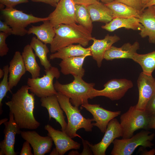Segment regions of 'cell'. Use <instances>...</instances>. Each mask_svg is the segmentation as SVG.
Segmentation results:
<instances>
[{"label":"cell","mask_w":155,"mask_h":155,"mask_svg":"<svg viewBox=\"0 0 155 155\" xmlns=\"http://www.w3.org/2000/svg\"><path fill=\"white\" fill-rule=\"evenodd\" d=\"M73 77L74 80L70 83L62 84L56 80L54 84L57 92L69 98L72 105L78 107L88 103L95 84L87 83L78 76Z\"/></svg>","instance_id":"277c9868"},{"label":"cell","mask_w":155,"mask_h":155,"mask_svg":"<svg viewBox=\"0 0 155 155\" xmlns=\"http://www.w3.org/2000/svg\"><path fill=\"white\" fill-rule=\"evenodd\" d=\"M50 155H59V153L56 148H54L51 152Z\"/></svg>","instance_id":"f6af8a7d"},{"label":"cell","mask_w":155,"mask_h":155,"mask_svg":"<svg viewBox=\"0 0 155 155\" xmlns=\"http://www.w3.org/2000/svg\"><path fill=\"white\" fill-rule=\"evenodd\" d=\"M139 19L144 26L139 33L140 35L142 38L148 36L149 42L155 44V13L153 6L145 9Z\"/></svg>","instance_id":"d6986e66"},{"label":"cell","mask_w":155,"mask_h":155,"mask_svg":"<svg viewBox=\"0 0 155 155\" xmlns=\"http://www.w3.org/2000/svg\"><path fill=\"white\" fill-rule=\"evenodd\" d=\"M20 134L31 145L34 155H44L50 152L53 141L50 137L41 136L34 131H22Z\"/></svg>","instance_id":"2e32d148"},{"label":"cell","mask_w":155,"mask_h":155,"mask_svg":"<svg viewBox=\"0 0 155 155\" xmlns=\"http://www.w3.org/2000/svg\"><path fill=\"white\" fill-rule=\"evenodd\" d=\"M8 81L11 90L16 86L22 76L26 71L22 57L20 52L16 51L9 63Z\"/></svg>","instance_id":"ffe728a7"},{"label":"cell","mask_w":155,"mask_h":155,"mask_svg":"<svg viewBox=\"0 0 155 155\" xmlns=\"http://www.w3.org/2000/svg\"><path fill=\"white\" fill-rule=\"evenodd\" d=\"M9 119L4 123L5 126L4 139L0 143V155H16L14 150L15 137L20 134L22 131L15 121L13 114L9 112Z\"/></svg>","instance_id":"7c38bea8"},{"label":"cell","mask_w":155,"mask_h":155,"mask_svg":"<svg viewBox=\"0 0 155 155\" xmlns=\"http://www.w3.org/2000/svg\"><path fill=\"white\" fill-rule=\"evenodd\" d=\"M120 40V38L116 35L112 36L108 34H107L102 39H97L94 37L92 38L93 44L88 48L90 50L92 56L96 61L98 67L101 66L106 52L113 44Z\"/></svg>","instance_id":"e0dca14e"},{"label":"cell","mask_w":155,"mask_h":155,"mask_svg":"<svg viewBox=\"0 0 155 155\" xmlns=\"http://www.w3.org/2000/svg\"><path fill=\"white\" fill-rule=\"evenodd\" d=\"M8 120V119L7 118H5L0 120V125H1L2 124L4 123L5 122L7 121Z\"/></svg>","instance_id":"f907efd6"},{"label":"cell","mask_w":155,"mask_h":155,"mask_svg":"<svg viewBox=\"0 0 155 155\" xmlns=\"http://www.w3.org/2000/svg\"><path fill=\"white\" fill-rule=\"evenodd\" d=\"M150 133L148 130H144L128 138L115 139L112 142L113 147L111 154L131 155L138 146L151 148L154 145L151 141L154 138L155 134H150Z\"/></svg>","instance_id":"8992f818"},{"label":"cell","mask_w":155,"mask_h":155,"mask_svg":"<svg viewBox=\"0 0 155 155\" xmlns=\"http://www.w3.org/2000/svg\"><path fill=\"white\" fill-rule=\"evenodd\" d=\"M105 5L112 10L113 19L132 17L139 18L142 12L130 6L114 1Z\"/></svg>","instance_id":"4316f807"},{"label":"cell","mask_w":155,"mask_h":155,"mask_svg":"<svg viewBox=\"0 0 155 155\" xmlns=\"http://www.w3.org/2000/svg\"><path fill=\"white\" fill-rule=\"evenodd\" d=\"M9 66L7 65L4 66L3 69L4 72V75L2 80L0 83V114L1 115L3 112L2 101L4 97L6 96L7 92L9 91L11 92V90L9 88L8 79V74L9 73Z\"/></svg>","instance_id":"1f68e13d"},{"label":"cell","mask_w":155,"mask_h":155,"mask_svg":"<svg viewBox=\"0 0 155 155\" xmlns=\"http://www.w3.org/2000/svg\"><path fill=\"white\" fill-rule=\"evenodd\" d=\"M32 1L36 2H42L49 4L51 6L56 7L57 3L54 0H31Z\"/></svg>","instance_id":"60d3db41"},{"label":"cell","mask_w":155,"mask_h":155,"mask_svg":"<svg viewBox=\"0 0 155 155\" xmlns=\"http://www.w3.org/2000/svg\"><path fill=\"white\" fill-rule=\"evenodd\" d=\"M44 71L45 75L42 77L28 78L27 81L30 91L40 98L57 94V92L55 88L53 80L55 78L58 79L60 76L58 69L55 67L52 66Z\"/></svg>","instance_id":"ba28073f"},{"label":"cell","mask_w":155,"mask_h":155,"mask_svg":"<svg viewBox=\"0 0 155 155\" xmlns=\"http://www.w3.org/2000/svg\"><path fill=\"white\" fill-rule=\"evenodd\" d=\"M75 17L76 23L92 33L93 26L87 6L75 5Z\"/></svg>","instance_id":"4dcf8cb0"},{"label":"cell","mask_w":155,"mask_h":155,"mask_svg":"<svg viewBox=\"0 0 155 155\" xmlns=\"http://www.w3.org/2000/svg\"><path fill=\"white\" fill-rule=\"evenodd\" d=\"M149 128V129H155V117H150Z\"/></svg>","instance_id":"7bdbcfd3"},{"label":"cell","mask_w":155,"mask_h":155,"mask_svg":"<svg viewBox=\"0 0 155 155\" xmlns=\"http://www.w3.org/2000/svg\"><path fill=\"white\" fill-rule=\"evenodd\" d=\"M133 86L132 82L125 79H113L104 85V88L99 90L93 89L91 99L98 96L107 97L111 100H118L125 95L127 91Z\"/></svg>","instance_id":"9c48e42d"},{"label":"cell","mask_w":155,"mask_h":155,"mask_svg":"<svg viewBox=\"0 0 155 155\" xmlns=\"http://www.w3.org/2000/svg\"><path fill=\"white\" fill-rule=\"evenodd\" d=\"M28 1V0H0V4L5 5L6 7L14 8L17 5Z\"/></svg>","instance_id":"d590c367"},{"label":"cell","mask_w":155,"mask_h":155,"mask_svg":"<svg viewBox=\"0 0 155 155\" xmlns=\"http://www.w3.org/2000/svg\"><path fill=\"white\" fill-rule=\"evenodd\" d=\"M1 13L4 21L12 29V34L20 36L28 34L26 28L29 25L48 19L47 17H35L32 14H26L13 8L6 7L1 10Z\"/></svg>","instance_id":"5b68a950"},{"label":"cell","mask_w":155,"mask_h":155,"mask_svg":"<svg viewBox=\"0 0 155 155\" xmlns=\"http://www.w3.org/2000/svg\"><path fill=\"white\" fill-rule=\"evenodd\" d=\"M142 150L140 148L141 150V154L143 155H154L155 153V149H152L150 150L149 151H148L146 150H144L143 149L144 147H141Z\"/></svg>","instance_id":"b9f144b4"},{"label":"cell","mask_w":155,"mask_h":155,"mask_svg":"<svg viewBox=\"0 0 155 155\" xmlns=\"http://www.w3.org/2000/svg\"><path fill=\"white\" fill-rule=\"evenodd\" d=\"M75 4L88 6L98 2V0H72Z\"/></svg>","instance_id":"f35d334b"},{"label":"cell","mask_w":155,"mask_h":155,"mask_svg":"<svg viewBox=\"0 0 155 155\" xmlns=\"http://www.w3.org/2000/svg\"><path fill=\"white\" fill-rule=\"evenodd\" d=\"M0 31L10 35L12 34V29L4 21L0 20Z\"/></svg>","instance_id":"74e56055"},{"label":"cell","mask_w":155,"mask_h":155,"mask_svg":"<svg viewBox=\"0 0 155 155\" xmlns=\"http://www.w3.org/2000/svg\"><path fill=\"white\" fill-rule=\"evenodd\" d=\"M81 107L85 108L92 115L93 121L96 122L95 123H92L93 126L98 127L103 133L106 131L109 121L121 114L120 111H108L101 107L98 104L88 103L82 104Z\"/></svg>","instance_id":"5bb4252c"},{"label":"cell","mask_w":155,"mask_h":155,"mask_svg":"<svg viewBox=\"0 0 155 155\" xmlns=\"http://www.w3.org/2000/svg\"><path fill=\"white\" fill-rule=\"evenodd\" d=\"M75 5L72 0H60L55 9L47 17L54 28L61 24L76 23Z\"/></svg>","instance_id":"30bf717a"},{"label":"cell","mask_w":155,"mask_h":155,"mask_svg":"<svg viewBox=\"0 0 155 155\" xmlns=\"http://www.w3.org/2000/svg\"><path fill=\"white\" fill-rule=\"evenodd\" d=\"M93 22L108 23L113 19L112 10L104 4L99 1L87 6Z\"/></svg>","instance_id":"484cf974"},{"label":"cell","mask_w":155,"mask_h":155,"mask_svg":"<svg viewBox=\"0 0 155 155\" xmlns=\"http://www.w3.org/2000/svg\"><path fill=\"white\" fill-rule=\"evenodd\" d=\"M155 5V0H150L144 6L142 11L148 7Z\"/></svg>","instance_id":"ee69618b"},{"label":"cell","mask_w":155,"mask_h":155,"mask_svg":"<svg viewBox=\"0 0 155 155\" xmlns=\"http://www.w3.org/2000/svg\"><path fill=\"white\" fill-rule=\"evenodd\" d=\"M30 45L34 51L36 56L39 58L40 64L44 67V70L49 69L52 66L47 58V55L49 50L46 44L33 36L31 39Z\"/></svg>","instance_id":"f1b7e54d"},{"label":"cell","mask_w":155,"mask_h":155,"mask_svg":"<svg viewBox=\"0 0 155 155\" xmlns=\"http://www.w3.org/2000/svg\"><path fill=\"white\" fill-rule=\"evenodd\" d=\"M60 106L65 113L67 119V125L65 132L71 138L78 137L82 139L76 133L79 129L83 128L85 131L90 132L93 127L92 119H86L80 112L78 107L73 106L70 98L57 92L56 95Z\"/></svg>","instance_id":"3957f363"},{"label":"cell","mask_w":155,"mask_h":155,"mask_svg":"<svg viewBox=\"0 0 155 155\" xmlns=\"http://www.w3.org/2000/svg\"><path fill=\"white\" fill-rule=\"evenodd\" d=\"M68 155H80V153L77 150L76 151H72L71 152H70L68 154Z\"/></svg>","instance_id":"bcb514c9"},{"label":"cell","mask_w":155,"mask_h":155,"mask_svg":"<svg viewBox=\"0 0 155 155\" xmlns=\"http://www.w3.org/2000/svg\"><path fill=\"white\" fill-rule=\"evenodd\" d=\"M153 7L154 13H155V5L153 6Z\"/></svg>","instance_id":"f5cc1de1"},{"label":"cell","mask_w":155,"mask_h":155,"mask_svg":"<svg viewBox=\"0 0 155 155\" xmlns=\"http://www.w3.org/2000/svg\"><path fill=\"white\" fill-rule=\"evenodd\" d=\"M86 56L73 57L62 59L59 64L61 72L64 75L71 74L73 76L82 78L85 74L83 65Z\"/></svg>","instance_id":"7402d4cb"},{"label":"cell","mask_w":155,"mask_h":155,"mask_svg":"<svg viewBox=\"0 0 155 155\" xmlns=\"http://www.w3.org/2000/svg\"><path fill=\"white\" fill-rule=\"evenodd\" d=\"M35 35L37 38L44 43L50 44L52 43L55 35L54 28L48 19L43 22L39 26H32L28 30V34Z\"/></svg>","instance_id":"d4e9b609"},{"label":"cell","mask_w":155,"mask_h":155,"mask_svg":"<svg viewBox=\"0 0 155 155\" xmlns=\"http://www.w3.org/2000/svg\"><path fill=\"white\" fill-rule=\"evenodd\" d=\"M137 83L139 99L135 106L136 109L144 111L148 102L155 93V79L152 75L142 71L140 74Z\"/></svg>","instance_id":"4fadbf2b"},{"label":"cell","mask_w":155,"mask_h":155,"mask_svg":"<svg viewBox=\"0 0 155 155\" xmlns=\"http://www.w3.org/2000/svg\"><path fill=\"white\" fill-rule=\"evenodd\" d=\"M139 48L140 44L137 41L133 44L129 42L125 43L120 47L112 46L106 52L104 59L107 61L120 59H132Z\"/></svg>","instance_id":"44dd1931"},{"label":"cell","mask_w":155,"mask_h":155,"mask_svg":"<svg viewBox=\"0 0 155 155\" xmlns=\"http://www.w3.org/2000/svg\"><path fill=\"white\" fill-rule=\"evenodd\" d=\"M29 88L28 85L22 86L12 94L10 100L5 104L21 129L33 130L37 129L40 123L34 116L35 95L29 93Z\"/></svg>","instance_id":"6da1fadb"},{"label":"cell","mask_w":155,"mask_h":155,"mask_svg":"<svg viewBox=\"0 0 155 155\" xmlns=\"http://www.w3.org/2000/svg\"><path fill=\"white\" fill-rule=\"evenodd\" d=\"M54 30L55 35L50 44V51L52 53L74 43H78L85 47L93 38L91 33L76 23L61 24Z\"/></svg>","instance_id":"7a4b0ae2"},{"label":"cell","mask_w":155,"mask_h":155,"mask_svg":"<svg viewBox=\"0 0 155 155\" xmlns=\"http://www.w3.org/2000/svg\"><path fill=\"white\" fill-rule=\"evenodd\" d=\"M82 139L84 148L80 155H92L93 152L88 144L87 141Z\"/></svg>","instance_id":"ab89813d"},{"label":"cell","mask_w":155,"mask_h":155,"mask_svg":"<svg viewBox=\"0 0 155 155\" xmlns=\"http://www.w3.org/2000/svg\"><path fill=\"white\" fill-rule=\"evenodd\" d=\"M9 35L2 32H0V56L3 57L7 55L9 48L6 43V40Z\"/></svg>","instance_id":"d6a6232c"},{"label":"cell","mask_w":155,"mask_h":155,"mask_svg":"<svg viewBox=\"0 0 155 155\" xmlns=\"http://www.w3.org/2000/svg\"><path fill=\"white\" fill-rule=\"evenodd\" d=\"M145 110L150 117H155V93L148 102Z\"/></svg>","instance_id":"e575fe53"},{"label":"cell","mask_w":155,"mask_h":155,"mask_svg":"<svg viewBox=\"0 0 155 155\" xmlns=\"http://www.w3.org/2000/svg\"><path fill=\"white\" fill-rule=\"evenodd\" d=\"M30 44L24 47L22 55L26 71L29 72L31 78H35L40 76V67L36 60V56Z\"/></svg>","instance_id":"83f0119b"},{"label":"cell","mask_w":155,"mask_h":155,"mask_svg":"<svg viewBox=\"0 0 155 155\" xmlns=\"http://www.w3.org/2000/svg\"><path fill=\"white\" fill-rule=\"evenodd\" d=\"M101 28L108 32H113L121 28L141 31L143 29L144 26L140 22L138 18L132 17L115 18L109 22L102 26Z\"/></svg>","instance_id":"603a6c76"},{"label":"cell","mask_w":155,"mask_h":155,"mask_svg":"<svg viewBox=\"0 0 155 155\" xmlns=\"http://www.w3.org/2000/svg\"><path fill=\"white\" fill-rule=\"evenodd\" d=\"M100 0V1H102V2L104 4L108 3L114 1V0Z\"/></svg>","instance_id":"7dc6e473"},{"label":"cell","mask_w":155,"mask_h":155,"mask_svg":"<svg viewBox=\"0 0 155 155\" xmlns=\"http://www.w3.org/2000/svg\"><path fill=\"white\" fill-rule=\"evenodd\" d=\"M104 135L101 141L94 145L87 143L94 155H105L106 150L116 138L123 136L122 127L116 118L111 120L108 123Z\"/></svg>","instance_id":"8fae6325"},{"label":"cell","mask_w":155,"mask_h":155,"mask_svg":"<svg viewBox=\"0 0 155 155\" xmlns=\"http://www.w3.org/2000/svg\"><path fill=\"white\" fill-rule=\"evenodd\" d=\"M48 136L52 139L59 155H63L71 149H79L81 144L73 140L65 132L56 130L49 124L44 126Z\"/></svg>","instance_id":"9a60e30c"},{"label":"cell","mask_w":155,"mask_h":155,"mask_svg":"<svg viewBox=\"0 0 155 155\" xmlns=\"http://www.w3.org/2000/svg\"><path fill=\"white\" fill-rule=\"evenodd\" d=\"M142 3L143 5H144L147 3L150 0H141Z\"/></svg>","instance_id":"681fc988"},{"label":"cell","mask_w":155,"mask_h":155,"mask_svg":"<svg viewBox=\"0 0 155 155\" xmlns=\"http://www.w3.org/2000/svg\"><path fill=\"white\" fill-rule=\"evenodd\" d=\"M42 106L46 108L49 115V120L55 119L61 127V130L65 132L67 125L63 115V111L61 108L56 95H53L40 98Z\"/></svg>","instance_id":"ac0fdd59"},{"label":"cell","mask_w":155,"mask_h":155,"mask_svg":"<svg viewBox=\"0 0 155 155\" xmlns=\"http://www.w3.org/2000/svg\"><path fill=\"white\" fill-rule=\"evenodd\" d=\"M92 56L90 50L88 47L85 48L80 44L70 45L62 48L49 56L50 59L56 58L62 59L73 57Z\"/></svg>","instance_id":"cb8c5ba5"},{"label":"cell","mask_w":155,"mask_h":155,"mask_svg":"<svg viewBox=\"0 0 155 155\" xmlns=\"http://www.w3.org/2000/svg\"><path fill=\"white\" fill-rule=\"evenodd\" d=\"M132 59L141 66L142 72L146 74L152 75L155 69V51L144 54L136 53Z\"/></svg>","instance_id":"f546056e"},{"label":"cell","mask_w":155,"mask_h":155,"mask_svg":"<svg viewBox=\"0 0 155 155\" xmlns=\"http://www.w3.org/2000/svg\"><path fill=\"white\" fill-rule=\"evenodd\" d=\"M30 143L26 141L23 144L22 149L20 153V155H33Z\"/></svg>","instance_id":"8d00e7d4"},{"label":"cell","mask_w":155,"mask_h":155,"mask_svg":"<svg viewBox=\"0 0 155 155\" xmlns=\"http://www.w3.org/2000/svg\"><path fill=\"white\" fill-rule=\"evenodd\" d=\"M55 2L58 3L60 0H54Z\"/></svg>","instance_id":"816d5d0a"},{"label":"cell","mask_w":155,"mask_h":155,"mask_svg":"<svg viewBox=\"0 0 155 155\" xmlns=\"http://www.w3.org/2000/svg\"><path fill=\"white\" fill-rule=\"evenodd\" d=\"M142 12L143 7L141 0H114Z\"/></svg>","instance_id":"836d02e7"},{"label":"cell","mask_w":155,"mask_h":155,"mask_svg":"<svg viewBox=\"0 0 155 155\" xmlns=\"http://www.w3.org/2000/svg\"><path fill=\"white\" fill-rule=\"evenodd\" d=\"M150 117L145 110L136 108L135 105L131 106L120 117V125L123 130L122 139L131 137L137 130H148Z\"/></svg>","instance_id":"52a82bcc"},{"label":"cell","mask_w":155,"mask_h":155,"mask_svg":"<svg viewBox=\"0 0 155 155\" xmlns=\"http://www.w3.org/2000/svg\"><path fill=\"white\" fill-rule=\"evenodd\" d=\"M4 75V72L3 69H0V78L3 77Z\"/></svg>","instance_id":"c3c4849f"}]
</instances>
